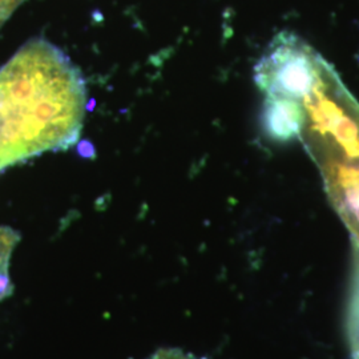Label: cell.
I'll list each match as a JSON object with an SVG mask.
<instances>
[{
	"mask_svg": "<svg viewBox=\"0 0 359 359\" xmlns=\"http://www.w3.org/2000/svg\"><path fill=\"white\" fill-rule=\"evenodd\" d=\"M87 90L65 52L34 39L0 69V172L76 142Z\"/></svg>",
	"mask_w": 359,
	"mask_h": 359,
	"instance_id": "1",
	"label": "cell"
},
{
	"mask_svg": "<svg viewBox=\"0 0 359 359\" xmlns=\"http://www.w3.org/2000/svg\"><path fill=\"white\" fill-rule=\"evenodd\" d=\"M306 112L301 142L316 158H359V104L333 67L323 63L314 90L304 99Z\"/></svg>",
	"mask_w": 359,
	"mask_h": 359,
	"instance_id": "2",
	"label": "cell"
},
{
	"mask_svg": "<svg viewBox=\"0 0 359 359\" xmlns=\"http://www.w3.org/2000/svg\"><path fill=\"white\" fill-rule=\"evenodd\" d=\"M326 60L305 40L283 31L270 41L255 67V83L265 96L304 102Z\"/></svg>",
	"mask_w": 359,
	"mask_h": 359,
	"instance_id": "3",
	"label": "cell"
},
{
	"mask_svg": "<svg viewBox=\"0 0 359 359\" xmlns=\"http://www.w3.org/2000/svg\"><path fill=\"white\" fill-rule=\"evenodd\" d=\"M18 241L19 234L16 231L0 226V301L13 292V283L10 280V261Z\"/></svg>",
	"mask_w": 359,
	"mask_h": 359,
	"instance_id": "7",
	"label": "cell"
},
{
	"mask_svg": "<svg viewBox=\"0 0 359 359\" xmlns=\"http://www.w3.org/2000/svg\"><path fill=\"white\" fill-rule=\"evenodd\" d=\"M305 123L306 112L301 102L265 96L261 111V127L269 140L277 144L301 140Z\"/></svg>",
	"mask_w": 359,
	"mask_h": 359,
	"instance_id": "5",
	"label": "cell"
},
{
	"mask_svg": "<svg viewBox=\"0 0 359 359\" xmlns=\"http://www.w3.org/2000/svg\"><path fill=\"white\" fill-rule=\"evenodd\" d=\"M152 359H201L180 348H160Z\"/></svg>",
	"mask_w": 359,
	"mask_h": 359,
	"instance_id": "8",
	"label": "cell"
},
{
	"mask_svg": "<svg viewBox=\"0 0 359 359\" xmlns=\"http://www.w3.org/2000/svg\"><path fill=\"white\" fill-rule=\"evenodd\" d=\"M325 191L335 212L350 231L351 243L359 248V158H316Z\"/></svg>",
	"mask_w": 359,
	"mask_h": 359,
	"instance_id": "4",
	"label": "cell"
},
{
	"mask_svg": "<svg viewBox=\"0 0 359 359\" xmlns=\"http://www.w3.org/2000/svg\"><path fill=\"white\" fill-rule=\"evenodd\" d=\"M346 327L350 359H359V248L354 245L347 304Z\"/></svg>",
	"mask_w": 359,
	"mask_h": 359,
	"instance_id": "6",
	"label": "cell"
}]
</instances>
